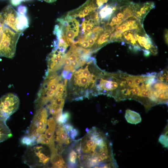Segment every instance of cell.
<instances>
[{
    "instance_id": "obj_26",
    "label": "cell",
    "mask_w": 168,
    "mask_h": 168,
    "mask_svg": "<svg viewBox=\"0 0 168 168\" xmlns=\"http://www.w3.org/2000/svg\"><path fill=\"white\" fill-rule=\"evenodd\" d=\"M44 1L49 3H52L56 1L57 0H43Z\"/></svg>"
},
{
    "instance_id": "obj_6",
    "label": "cell",
    "mask_w": 168,
    "mask_h": 168,
    "mask_svg": "<svg viewBox=\"0 0 168 168\" xmlns=\"http://www.w3.org/2000/svg\"><path fill=\"white\" fill-rule=\"evenodd\" d=\"M21 34L6 25L0 42V57L12 58L14 56L16 44Z\"/></svg>"
},
{
    "instance_id": "obj_23",
    "label": "cell",
    "mask_w": 168,
    "mask_h": 168,
    "mask_svg": "<svg viewBox=\"0 0 168 168\" xmlns=\"http://www.w3.org/2000/svg\"><path fill=\"white\" fill-rule=\"evenodd\" d=\"M67 133L70 138L74 140L78 135L79 132L77 129L73 128Z\"/></svg>"
},
{
    "instance_id": "obj_8",
    "label": "cell",
    "mask_w": 168,
    "mask_h": 168,
    "mask_svg": "<svg viewBox=\"0 0 168 168\" xmlns=\"http://www.w3.org/2000/svg\"><path fill=\"white\" fill-rule=\"evenodd\" d=\"M20 100L13 93H8L0 98V119L6 122L18 109Z\"/></svg>"
},
{
    "instance_id": "obj_1",
    "label": "cell",
    "mask_w": 168,
    "mask_h": 168,
    "mask_svg": "<svg viewBox=\"0 0 168 168\" xmlns=\"http://www.w3.org/2000/svg\"><path fill=\"white\" fill-rule=\"evenodd\" d=\"M115 91L112 96L116 101L134 100L140 103L146 112L168 100V85L160 80L156 72L133 75L120 71L114 72Z\"/></svg>"
},
{
    "instance_id": "obj_10",
    "label": "cell",
    "mask_w": 168,
    "mask_h": 168,
    "mask_svg": "<svg viewBox=\"0 0 168 168\" xmlns=\"http://www.w3.org/2000/svg\"><path fill=\"white\" fill-rule=\"evenodd\" d=\"M67 48L63 46H54L52 51L47 58L48 68L45 74L58 71L62 68L61 62Z\"/></svg>"
},
{
    "instance_id": "obj_3",
    "label": "cell",
    "mask_w": 168,
    "mask_h": 168,
    "mask_svg": "<svg viewBox=\"0 0 168 168\" xmlns=\"http://www.w3.org/2000/svg\"><path fill=\"white\" fill-rule=\"evenodd\" d=\"M64 77L57 71L45 74L34 105L36 109L49 104L55 97L58 85Z\"/></svg>"
},
{
    "instance_id": "obj_7",
    "label": "cell",
    "mask_w": 168,
    "mask_h": 168,
    "mask_svg": "<svg viewBox=\"0 0 168 168\" xmlns=\"http://www.w3.org/2000/svg\"><path fill=\"white\" fill-rule=\"evenodd\" d=\"M28 128L26 131V135L36 139L46 129L48 111L44 107L36 109Z\"/></svg>"
},
{
    "instance_id": "obj_27",
    "label": "cell",
    "mask_w": 168,
    "mask_h": 168,
    "mask_svg": "<svg viewBox=\"0 0 168 168\" xmlns=\"http://www.w3.org/2000/svg\"><path fill=\"white\" fill-rule=\"evenodd\" d=\"M20 2L22 1H25L26 0H18Z\"/></svg>"
},
{
    "instance_id": "obj_9",
    "label": "cell",
    "mask_w": 168,
    "mask_h": 168,
    "mask_svg": "<svg viewBox=\"0 0 168 168\" xmlns=\"http://www.w3.org/2000/svg\"><path fill=\"white\" fill-rule=\"evenodd\" d=\"M143 21L134 16L125 20L114 28L110 32V42H120L122 33L130 30H136L143 26Z\"/></svg>"
},
{
    "instance_id": "obj_17",
    "label": "cell",
    "mask_w": 168,
    "mask_h": 168,
    "mask_svg": "<svg viewBox=\"0 0 168 168\" xmlns=\"http://www.w3.org/2000/svg\"><path fill=\"white\" fill-rule=\"evenodd\" d=\"M168 127H166L162 133L159 137L158 141L163 146L165 147H168Z\"/></svg>"
},
{
    "instance_id": "obj_24",
    "label": "cell",
    "mask_w": 168,
    "mask_h": 168,
    "mask_svg": "<svg viewBox=\"0 0 168 168\" xmlns=\"http://www.w3.org/2000/svg\"><path fill=\"white\" fill-rule=\"evenodd\" d=\"M63 126L66 132H68L71 130L73 128V126L69 123L64 124H63Z\"/></svg>"
},
{
    "instance_id": "obj_4",
    "label": "cell",
    "mask_w": 168,
    "mask_h": 168,
    "mask_svg": "<svg viewBox=\"0 0 168 168\" xmlns=\"http://www.w3.org/2000/svg\"><path fill=\"white\" fill-rule=\"evenodd\" d=\"M135 4L129 0H119L117 9L104 25L105 30L111 32L123 22L134 16Z\"/></svg>"
},
{
    "instance_id": "obj_21",
    "label": "cell",
    "mask_w": 168,
    "mask_h": 168,
    "mask_svg": "<svg viewBox=\"0 0 168 168\" xmlns=\"http://www.w3.org/2000/svg\"><path fill=\"white\" fill-rule=\"evenodd\" d=\"M159 79L161 81L168 82V70L165 69L157 73Z\"/></svg>"
},
{
    "instance_id": "obj_25",
    "label": "cell",
    "mask_w": 168,
    "mask_h": 168,
    "mask_svg": "<svg viewBox=\"0 0 168 168\" xmlns=\"http://www.w3.org/2000/svg\"><path fill=\"white\" fill-rule=\"evenodd\" d=\"M167 30L166 31H165V41H166V43L167 44V41H168V40H167Z\"/></svg>"
},
{
    "instance_id": "obj_15",
    "label": "cell",
    "mask_w": 168,
    "mask_h": 168,
    "mask_svg": "<svg viewBox=\"0 0 168 168\" xmlns=\"http://www.w3.org/2000/svg\"><path fill=\"white\" fill-rule=\"evenodd\" d=\"M50 161L53 167L64 168L66 167L62 156L57 151L51 153Z\"/></svg>"
},
{
    "instance_id": "obj_16",
    "label": "cell",
    "mask_w": 168,
    "mask_h": 168,
    "mask_svg": "<svg viewBox=\"0 0 168 168\" xmlns=\"http://www.w3.org/2000/svg\"><path fill=\"white\" fill-rule=\"evenodd\" d=\"M36 139L26 135L21 138L20 142L21 144L27 147L34 145L36 143Z\"/></svg>"
},
{
    "instance_id": "obj_11",
    "label": "cell",
    "mask_w": 168,
    "mask_h": 168,
    "mask_svg": "<svg viewBox=\"0 0 168 168\" xmlns=\"http://www.w3.org/2000/svg\"><path fill=\"white\" fill-rule=\"evenodd\" d=\"M155 4L153 2L135 3L134 15L137 18L143 21L146 15L152 9L155 8Z\"/></svg>"
},
{
    "instance_id": "obj_5",
    "label": "cell",
    "mask_w": 168,
    "mask_h": 168,
    "mask_svg": "<svg viewBox=\"0 0 168 168\" xmlns=\"http://www.w3.org/2000/svg\"><path fill=\"white\" fill-rule=\"evenodd\" d=\"M22 158L24 163L30 168L44 166L50 158L46 153L45 148L38 144L27 147Z\"/></svg>"
},
{
    "instance_id": "obj_14",
    "label": "cell",
    "mask_w": 168,
    "mask_h": 168,
    "mask_svg": "<svg viewBox=\"0 0 168 168\" xmlns=\"http://www.w3.org/2000/svg\"><path fill=\"white\" fill-rule=\"evenodd\" d=\"M12 134L6 121L0 119V143L10 138Z\"/></svg>"
},
{
    "instance_id": "obj_22",
    "label": "cell",
    "mask_w": 168,
    "mask_h": 168,
    "mask_svg": "<svg viewBox=\"0 0 168 168\" xmlns=\"http://www.w3.org/2000/svg\"><path fill=\"white\" fill-rule=\"evenodd\" d=\"M6 25L1 14L0 12V42L2 38Z\"/></svg>"
},
{
    "instance_id": "obj_18",
    "label": "cell",
    "mask_w": 168,
    "mask_h": 168,
    "mask_svg": "<svg viewBox=\"0 0 168 168\" xmlns=\"http://www.w3.org/2000/svg\"><path fill=\"white\" fill-rule=\"evenodd\" d=\"M77 157V153L73 150L70 152L68 157V166L70 167H73L76 166V160Z\"/></svg>"
},
{
    "instance_id": "obj_20",
    "label": "cell",
    "mask_w": 168,
    "mask_h": 168,
    "mask_svg": "<svg viewBox=\"0 0 168 168\" xmlns=\"http://www.w3.org/2000/svg\"><path fill=\"white\" fill-rule=\"evenodd\" d=\"M56 124L55 120L53 117L49 118L47 121V125L48 126L47 129L54 132L56 127Z\"/></svg>"
},
{
    "instance_id": "obj_12",
    "label": "cell",
    "mask_w": 168,
    "mask_h": 168,
    "mask_svg": "<svg viewBox=\"0 0 168 168\" xmlns=\"http://www.w3.org/2000/svg\"><path fill=\"white\" fill-rule=\"evenodd\" d=\"M54 141L58 142L57 147L63 148V145L69 144L70 138L64 129L63 124H58L54 133Z\"/></svg>"
},
{
    "instance_id": "obj_2",
    "label": "cell",
    "mask_w": 168,
    "mask_h": 168,
    "mask_svg": "<svg viewBox=\"0 0 168 168\" xmlns=\"http://www.w3.org/2000/svg\"><path fill=\"white\" fill-rule=\"evenodd\" d=\"M102 71L97 66L96 59L90 57L71 73L68 80L67 94L70 99L78 101L96 96V84Z\"/></svg>"
},
{
    "instance_id": "obj_19",
    "label": "cell",
    "mask_w": 168,
    "mask_h": 168,
    "mask_svg": "<svg viewBox=\"0 0 168 168\" xmlns=\"http://www.w3.org/2000/svg\"><path fill=\"white\" fill-rule=\"evenodd\" d=\"M70 115L69 112H65L62 113L56 123L58 124H65L69 119Z\"/></svg>"
},
{
    "instance_id": "obj_13",
    "label": "cell",
    "mask_w": 168,
    "mask_h": 168,
    "mask_svg": "<svg viewBox=\"0 0 168 168\" xmlns=\"http://www.w3.org/2000/svg\"><path fill=\"white\" fill-rule=\"evenodd\" d=\"M124 117L127 121L131 124H137L142 121L140 115L137 112L130 109L126 110Z\"/></svg>"
}]
</instances>
